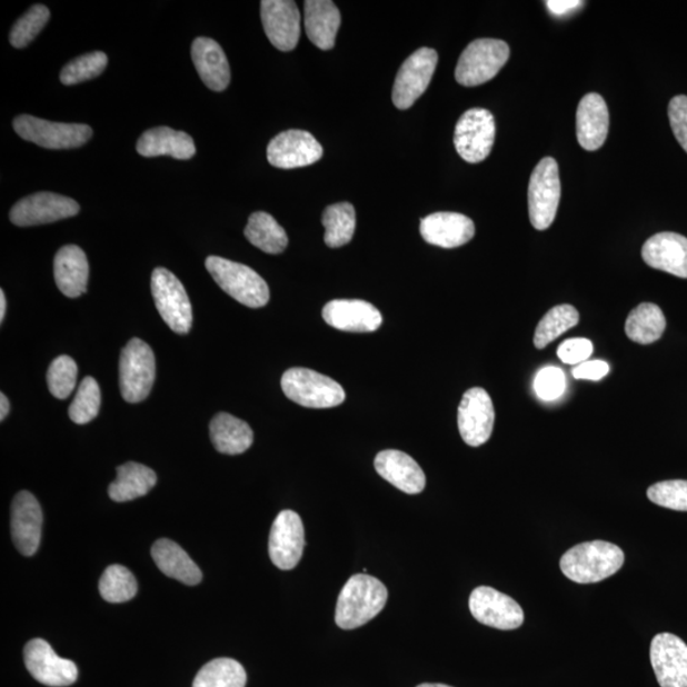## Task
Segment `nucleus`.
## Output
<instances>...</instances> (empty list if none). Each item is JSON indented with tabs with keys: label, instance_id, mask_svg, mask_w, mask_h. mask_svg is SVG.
Listing matches in <instances>:
<instances>
[{
	"label": "nucleus",
	"instance_id": "obj_4",
	"mask_svg": "<svg viewBox=\"0 0 687 687\" xmlns=\"http://www.w3.org/2000/svg\"><path fill=\"white\" fill-rule=\"evenodd\" d=\"M281 389L289 400L305 408L329 409L346 400V391L337 381L307 368L288 369L281 377Z\"/></svg>",
	"mask_w": 687,
	"mask_h": 687
},
{
	"label": "nucleus",
	"instance_id": "obj_23",
	"mask_svg": "<svg viewBox=\"0 0 687 687\" xmlns=\"http://www.w3.org/2000/svg\"><path fill=\"white\" fill-rule=\"evenodd\" d=\"M641 257L650 268L687 279V239L681 235L663 232L651 236L643 246Z\"/></svg>",
	"mask_w": 687,
	"mask_h": 687
},
{
	"label": "nucleus",
	"instance_id": "obj_22",
	"mask_svg": "<svg viewBox=\"0 0 687 687\" xmlns=\"http://www.w3.org/2000/svg\"><path fill=\"white\" fill-rule=\"evenodd\" d=\"M420 235L426 242L444 249L460 248L475 236L469 217L452 211H439L421 219Z\"/></svg>",
	"mask_w": 687,
	"mask_h": 687
},
{
	"label": "nucleus",
	"instance_id": "obj_24",
	"mask_svg": "<svg viewBox=\"0 0 687 687\" xmlns=\"http://www.w3.org/2000/svg\"><path fill=\"white\" fill-rule=\"evenodd\" d=\"M610 114L603 97L588 93L577 109V139L586 151L600 149L609 135Z\"/></svg>",
	"mask_w": 687,
	"mask_h": 687
},
{
	"label": "nucleus",
	"instance_id": "obj_9",
	"mask_svg": "<svg viewBox=\"0 0 687 687\" xmlns=\"http://www.w3.org/2000/svg\"><path fill=\"white\" fill-rule=\"evenodd\" d=\"M16 133L42 148L73 149L82 147L92 137V129L84 125H66L21 114L13 121Z\"/></svg>",
	"mask_w": 687,
	"mask_h": 687
},
{
	"label": "nucleus",
	"instance_id": "obj_12",
	"mask_svg": "<svg viewBox=\"0 0 687 687\" xmlns=\"http://www.w3.org/2000/svg\"><path fill=\"white\" fill-rule=\"evenodd\" d=\"M469 606L475 620L490 628L515 630L525 620L522 607L514 598L491 587L475 588Z\"/></svg>",
	"mask_w": 687,
	"mask_h": 687
},
{
	"label": "nucleus",
	"instance_id": "obj_6",
	"mask_svg": "<svg viewBox=\"0 0 687 687\" xmlns=\"http://www.w3.org/2000/svg\"><path fill=\"white\" fill-rule=\"evenodd\" d=\"M508 43L496 39H479L470 43L458 59L456 81L477 87L491 81L509 59Z\"/></svg>",
	"mask_w": 687,
	"mask_h": 687
},
{
	"label": "nucleus",
	"instance_id": "obj_16",
	"mask_svg": "<svg viewBox=\"0 0 687 687\" xmlns=\"http://www.w3.org/2000/svg\"><path fill=\"white\" fill-rule=\"evenodd\" d=\"M79 213L78 202L56 192H37L23 198L11 210V222L31 227L58 222Z\"/></svg>",
	"mask_w": 687,
	"mask_h": 687
},
{
	"label": "nucleus",
	"instance_id": "obj_11",
	"mask_svg": "<svg viewBox=\"0 0 687 687\" xmlns=\"http://www.w3.org/2000/svg\"><path fill=\"white\" fill-rule=\"evenodd\" d=\"M438 64L435 49L421 48L404 61L392 88V102L408 110L427 91Z\"/></svg>",
	"mask_w": 687,
	"mask_h": 687
},
{
	"label": "nucleus",
	"instance_id": "obj_10",
	"mask_svg": "<svg viewBox=\"0 0 687 687\" xmlns=\"http://www.w3.org/2000/svg\"><path fill=\"white\" fill-rule=\"evenodd\" d=\"M158 312L169 328L178 333H188L192 325V308L187 290L170 270L157 268L151 281Z\"/></svg>",
	"mask_w": 687,
	"mask_h": 687
},
{
	"label": "nucleus",
	"instance_id": "obj_45",
	"mask_svg": "<svg viewBox=\"0 0 687 687\" xmlns=\"http://www.w3.org/2000/svg\"><path fill=\"white\" fill-rule=\"evenodd\" d=\"M668 119L677 142L687 153V96L674 97L668 104Z\"/></svg>",
	"mask_w": 687,
	"mask_h": 687
},
{
	"label": "nucleus",
	"instance_id": "obj_20",
	"mask_svg": "<svg viewBox=\"0 0 687 687\" xmlns=\"http://www.w3.org/2000/svg\"><path fill=\"white\" fill-rule=\"evenodd\" d=\"M42 510L30 491H20L13 499L11 531L16 549L24 557L39 550L42 532Z\"/></svg>",
	"mask_w": 687,
	"mask_h": 687
},
{
	"label": "nucleus",
	"instance_id": "obj_33",
	"mask_svg": "<svg viewBox=\"0 0 687 687\" xmlns=\"http://www.w3.org/2000/svg\"><path fill=\"white\" fill-rule=\"evenodd\" d=\"M246 239L263 252L277 255L287 249L288 236L275 218L266 211H257L245 228Z\"/></svg>",
	"mask_w": 687,
	"mask_h": 687
},
{
	"label": "nucleus",
	"instance_id": "obj_17",
	"mask_svg": "<svg viewBox=\"0 0 687 687\" xmlns=\"http://www.w3.org/2000/svg\"><path fill=\"white\" fill-rule=\"evenodd\" d=\"M305 549V528L301 517L293 510H283L271 526L269 555L272 564L281 570L297 567Z\"/></svg>",
	"mask_w": 687,
	"mask_h": 687
},
{
	"label": "nucleus",
	"instance_id": "obj_26",
	"mask_svg": "<svg viewBox=\"0 0 687 687\" xmlns=\"http://www.w3.org/2000/svg\"><path fill=\"white\" fill-rule=\"evenodd\" d=\"M191 58L201 81L211 91H225L231 82V69L222 48L215 40L198 38L192 42Z\"/></svg>",
	"mask_w": 687,
	"mask_h": 687
},
{
	"label": "nucleus",
	"instance_id": "obj_49",
	"mask_svg": "<svg viewBox=\"0 0 687 687\" xmlns=\"http://www.w3.org/2000/svg\"><path fill=\"white\" fill-rule=\"evenodd\" d=\"M10 400H8L4 394L0 395V420L3 421L7 418L8 414H10Z\"/></svg>",
	"mask_w": 687,
	"mask_h": 687
},
{
	"label": "nucleus",
	"instance_id": "obj_46",
	"mask_svg": "<svg viewBox=\"0 0 687 687\" xmlns=\"http://www.w3.org/2000/svg\"><path fill=\"white\" fill-rule=\"evenodd\" d=\"M593 342L587 339H570L564 341L558 348V357L562 364H585L593 356Z\"/></svg>",
	"mask_w": 687,
	"mask_h": 687
},
{
	"label": "nucleus",
	"instance_id": "obj_13",
	"mask_svg": "<svg viewBox=\"0 0 687 687\" xmlns=\"http://www.w3.org/2000/svg\"><path fill=\"white\" fill-rule=\"evenodd\" d=\"M24 665L34 680L50 687H67L78 678L73 660L61 658L43 639H32L26 645Z\"/></svg>",
	"mask_w": 687,
	"mask_h": 687
},
{
	"label": "nucleus",
	"instance_id": "obj_2",
	"mask_svg": "<svg viewBox=\"0 0 687 687\" xmlns=\"http://www.w3.org/2000/svg\"><path fill=\"white\" fill-rule=\"evenodd\" d=\"M387 588L375 577L356 575L342 587L338 598L335 621L344 630L362 627L384 610Z\"/></svg>",
	"mask_w": 687,
	"mask_h": 687
},
{
	"label": "nucleus",
	"instance_id": "obj_31",
	"mask_svg": "<svg viewBox=\"0 0 687 687\" xmlns=\"http://www.w3.org/2000/svg\"><path fill=\"white\" fill-rule=\"evenodd\" d=\"M210 438L218 452L241 455L252 446L253 431L248 422L219 412L210 422Z\"/></svg>",
	"mask_w": 687,
	"mask_h": 687
},
{
	"label": "nucleus",
	"instance_id": "obj_30",
	"mask_svg": "<svg viewBox=\"0 0 687 687\" xmlns=\"http://www.w3.org/2000/svg\"><path fill=\"white\" fill-rule=\"evenodd\" d=\"M152 558L167 577L179 580L188 586H197L201 583V570L189 557L180 545L169 539L155 542Z\"/></svg>",
	"mask_w": 687,
	"mask_h": 687
},
{
	"label": "nucleus",
	"instance_id": "obj_14",
	"mask_svg": "<svg viewBox=\"0 0 687 687\" xmlns=\"http://www.w3.org/2000/svg\"><path fill=\"white\" fill-rule=\"evenodd\" d=\"M496 412L489 394L480 387L466 391L458 407V429L466 445L487 444L495 428Z\"/></svg>",
	"mask_w": 687,
	"mask_h": 687
},
{
	"label": "nucleus",
	"instance_id": "obj_35",
	"mask_svg": "<svg viewBox=\"0 0 687 687\" xmlns=\"http://www.w3.org/2000/svg\"><path fill=\"white\" fill-rule=\"evenodd\" d=\"M322 225L326 229L325 243L331 249L341 248L354 239L356 232V209L350 202H338L325 209Z\"/></svg>",
	"mask_w": 687,
	"mask_h": 687
},
{
	"label": "nucleus",
	"instance_id": "obj_3",
	"mask_svg": "<svg viewBox=\"0 0 687 687\" xmlns=\"http://www.w3.org/2000/svg\"><path fill=\"white\" fill-rule=\"evenodd\" d=\"M206 267L216 283L237 302L251 308H260L269 302L270 290L267 281L243 263L209 257Z\"/></svg>",
	"mask_w": 687,
	"mask_h": 687
},
{
	"label": "nucleus",
	"instance_id": "obj_36",
	"mask_svg": "<svg viewBox=\"0 0 687 687\" xmlns=\"http://www.w3.org/2000/svg\"><path fill=\"white\" fill-rule=\"evenodd\" d=\"M248 681L245 668L232 658L210 660L200 669L192 687H245Z\"/></svg>",
	"mask_w": 687,
	"mask_h": 687
},
{
	"label": "nucleus",
	"instance_id": "obj_38",
	"mask_svg": "<svg viewBox=\"0 0 687 687\" xmlns=\"http://www.w3.org/2000/svg\"><path fill=\"white\" fill-rule=\"evenodd\" d=\"M100 594L104 601L122 604L133 600L138 593L137 579L128 568L110 566L100 579Z\"/></svg>",
	"mask_w": 687,
	"mask_h": 687
},
{
	"label": "nucleus",
	"instance_id": "obj_43",
	"mask_svg": "<svg viewBox=\"0 0 687 687\" xmlns=\"http://www.w3.org/2000/svg\"><path fill=\"white\" fill-rule=\"evenodd\" d=\"M655 505L687 512V480H668L657 482L647 491Z\"/></svg>",
	"mask_w": 687,
	"mask_h": 687
},
{
	"label": "nucleus",
	"instance_id": "obj_39",
	"mask_svg": "<svg viewBox=\"0 0 687 687\" xmlns=\"http://www.w3.org/2000/svg\"><path fill=\"white\" fill-rule=\"evenodd\" d=\"M100 407V386L93 377H86L78 387L73 402L70 404L69 417L76 425H87L99 416Z\"/></svg>",
	"mask_w": 687,
	"mask_h": 687
},
{
	"label": "nucleus",
	"instance_id": "obj_32",
	"mask_svg": "<svg viewBox=\"0 0 687 687\" xmlns=\"http://www.w3.org/2000/svg\"><path fill=\"white\" fill-rule=\"evenodd\" d=\"M157 484V475L152 469L137 462L119 466L118 478L110 484L109 496L118 504L145 497Z\"/></svg>",
	"mask_w": 687,
	"mask_h": 687
},
{
	"label": "nucleus",
	"instance_id": "obj_41",
	"mask_svg": "<svg viewBox=\"0 0 687 687\" xmlns=\"http://www.w3.org/2000/svg\"><path fill=\"white\" fill-rule=\"evenodd\" d=\"M50 19V11L46 6L37 4L30 8L13 26L10 34L12 47L23 49L29 46L41 32Z\"/></svg>",
	"mask_w": 687,
	"mask_h": 687
},
{
	"label": "nucleus",
	"instance_id": "obj_40",
	"mask_svg": "<svg viewBox=\"0 0 687 687\" xmlns=\"http://www.w3.org/2000/svg\"><path fill=\"white\" fill-rule=\"evenodd\" d=\"M108 56L102 51L90 52L68 63L60 73V81L66 86H73L90 81L99 77L108 67Z\"/></svg>",
	"mask_w": 687,
	"mask_h": 687
},
{
	"label": "nucleus",
	"instance_id": "obj_7",
	"mask_svg": "<svg viewBox=\"0 0 687 687\" xmlns=\"http://www.w3.org/2000/svg\"><path fill=\"white\" fill-rule=\"evenodd\" d=\"M561 196L559 166L551 157H545L535 167L528 185V213L531 225L545 231L557 216Z\"/></svg>",
	"mask_w": 687,
	"mask_h": 687
},
{
	"label": "nucleus",
	"instance_id": "obj_5",
	"mask_svg": "<svg viewBox=\"0 0 687 687\" xmlns=\"http://www.w3.org/2000/svg\"><path fill=\"white\" fill-rule=\"evenodd\" d=\"M119 378L126 401L137 404L148 398L156 380V358L147 342L131 339L121 350Z\"/></svg>",
	"mask_w": 687,
	"mask_h": 687
},
{
	"label": "nucleus",
	"instance_id": "obj_8",
	"mask_svg": "<svg viewBox=\"0 0 687 687\" xmlns=\"http://www.w3.org/2000/svg\"><path fill=\"white\" fill-rule=\"evenodd\" d=\"M496 133V120L489 110H468L457 121L454 138L456 151L466 162H482L495 146Z\"/></svg>",
	"mask_w": 687,
	"mask_h": 687
},
{
	"label": "nucleus",
	"instance_id": "obj_42",
	"mask_svg": "<svg viewBox=\"0 0 687 687\" xmlns=\"http://www.w3.org/2000/svg\"><path fill=\"white\" fill-rule=\"evenodd\" d=\"M78 367L68 356L52 360L48 371L49 390L54 398L64 400L73 392L77 385Z\"/></svg>",
	"mask_w": 687,
	"mask_h": 687
},
{
	"label": "nucleus",
	"instance_id": "obj_15",
	"mask_svg": "<svg viewBox=\"0 0 687 687\" xmlns=\"http://www.w3.org/2000/svg\"><path fill=\"white\" fill-rule=\"evenodd\" d=\"M322 146L305 130H287L272 138L268 146V161L277 169L292 170L320 161Z\"/></svg>",
	"mask_w": 687,
	"mask_h": 687
},
{
	"label": "nucleus",
	"instance_id": "obj_48",
	"mask_svg": "<svg viewBox=\"0 0 687 687\" xmlns=\"http://www.w3.org/2000/svg\"><path fill=\"white\" fill-rule=\"evenodd\" d=\"M585 2H579V0H549L546 2V7H548V11L554 17H562L570 14L579 10L580 7H584Z\"/></svg>",
	"mask_w": 687,
	"mask_h": 687
},
{
	"label": "nucleus",
	"instance_id": "obj_21",
	"mask_svg": "<svg viewBox=\"0 0 687 687\" xmlns=\"http://www.w3.org/2000/svg\"><path fill=\"white\" fill-rule=\"evenodd\" d=\"M322 317L333 329L348 332H374L382 325L381 312L360 299H333L323 307Z\"/></svg>",
	"mask_w": 687,
	"mask_h": 687
},
{
	"label": "nucleus",
	"instance_id": "obj_51",
	"mask_svg": "<svg viewBox=\"0 0 687 687\" xmlns=\"http://www.w3.org/2000/svg\"><path fill=\"white\" fill-rule=\"evenodd\" d=\"M417 687H452L444 684H421Z\"/></svg>",
	"mask_w": 687,
	"mask_h": 687
},
{
	"label": "nucleus",
	"instance_id": "obj_34",
	"mask_svg": "<svg viewBox=\"0 0 687 687\" xmlns=\"http://www.w3.org/2000/svg\"><path fill=\"white\" fill-rule=\"evenodd\" d=\"M666 329V317L655 303H641L628 316L625 332L634 342L651 344L663 337Z\"/></svg>",
	"mask_w": 687,
	"mask_h": 687
},
{
	"label": "nucleus",
	"instance_id": "obj_25",
	"mask_svg": "<svg viewBox=\"0 0 687 687\" xmlns=\"http://www.w3.org/2000/svg\"><path fill=\"white\" fill-rule=\"evenodd\" d=\"M375 468L381 478L407 495H419L426 488V475L418 462L396 449H386L378 454Z\"/></svg>",
	"mask_w": 687,
	"mask_h": 687
},
{
	"label": "nucleus",
	"instance_id": "obj_47",
	"mask_svg": "<svg viewBox=\"0 0 687 687\" xmlns=\"http://www.w3.org/2000/svg\"><path fill=\"white\" fill-rule=\"evenodd\" d=\"M609 371V365L603 362V360H587V362L572 369V376L577 380L600 381Z\"/></svg>",
	"mask_w": 687,
	"mask_h": 687
},
{
	"label": "nucleus",
	"instance_id": "obj_44",
	"mask_svg": "<svg viewBox=\"0 0 687 687\" xmlns=\"http://www.w3.org/2000/svg\"><path fill=\"white\" fill-rule=\"evenodd\" d=\"M566 386V376L557 367H546L535 378V391L545 401L559 399Z\"/></svg>",
	"mask_w": 687,
	"mask_h": 687
},
{
	"label": "nucleus",
	"instance_id": "obj_18",
	"mask_svg": "<svg viewBox=\"0 0 687 687\" xmlns=\"http://www.w3.org/2000/svg\"><path fill=\"white\" fill-rule=\"evenodd\" d=\"M650 663L660 687H687V646L671 633L651 640Z\"/></svg>",
	"mask_w": 687,
	"mask_h": 687
},
{
	"label": "nucleus",
	"instance_id": "obj_27",
	"mask_svg": "<svg viewBox=\"0 0 687 687\" xmlns=\"http://www.w3.org/2000/svg\"><path fill=\"white\" fill-rule=\"evenodd\" d=\"M137 151L143 157L170 156L175 160H190L197 153L196 143L185 131L167 127L147 130L139 138Z\"/></svg>",
	"mask_w": 687,
	"mask_h": 687
},
{
	"label": "nucleus",
	"instance_id": "obj_37",
	"mask_svg": "<svg viewBox=\"0 0 687 687\" xmlns=\"http://www.w3.org/2000/svg\"><path fill=\"white\" fill-rule=\"evenodd\" d=\"M579 322V313L575 307L570 305H560L551 308V310L542 317V320L537 325L535 331V347L544 349L550 342L559 338L560 335L575 328Z\"/></svg>",
	"mask_w": 687,
	"mask_h": 687
},
{
	"label": "nucleus",
	"instance_id": "obj_50",
	"mask_svg": "<svg viewBox=\"0 0 687 687\" xmlns=\"http://www.w3.org/2000/svg\"><path fill=\"white\" fill-rule=\"evenodd\" d=\"M6 310H7L6 295L3 290H0V321L4 320Z\"/></svg>",
	"mask_w": 687,
	"mask_h": 687
},
{
	"label": "nucleus",
	"instance_id": "obj_19",
	"mask_svg": "<svg viewBox=\"0 0 687 687\" xmlns=\"http://www.w3.org/2000/svg\"><path fill=\"white\" fill-rule=\"evenodd\" d=\"M261 21L269 41L280 51L296 49L301 37V13L290 0H262Z\"/></svg>",
	"mask_w": 687,
	"mask_h": 687
},
{
	"label": "nucleus",
	"instance_id": "obj_29",
	"mask_svg": "<svg viewBox=\"0 0 687 687\" xmlns=\"http://www.w3.org/2000/svg\"><path fill=\"white\" fill-rule=\"evenodd\" d=\"M341 16L338 7L329 0H307L305 2V29L308 39L321 50H330L340 28Z\"/></svg>",
	"mask_w": 687,
	"mask_h": 687
},
{
	"label": "nucleus",
	"instance_id": "obj_28",
	"mask_svg": "<svg viewBox=\"0 0 687 687\" xmlns=\"http://www.w3.org/2000/svg\"><path fill=\"white\" fill-rule=\"evenodd\" d=\"M90 267L84 251L76 245L61 248L56 255L54 277L60 292L77 298L86 292Z\"/></svg>",
	"mask_w": 687,
	"mask_h": 687
},
{
	"label": "nucleus",
	"instance_id": "obj_1",
	"mask_svg": "<svg viewBox=\"0 0 687 687\" xmlns=\"http://www.w3.org/2000/svg\"><path fill=\"white\" fill-rule=\"evenodd\" d=\"M625 555L619 546L596 540L575 546L562 555V575L580 585L597 584L618 572Z\"/></svg>",
	"mask_w": 687,
	"mask_h": 687
}]
</instances>
